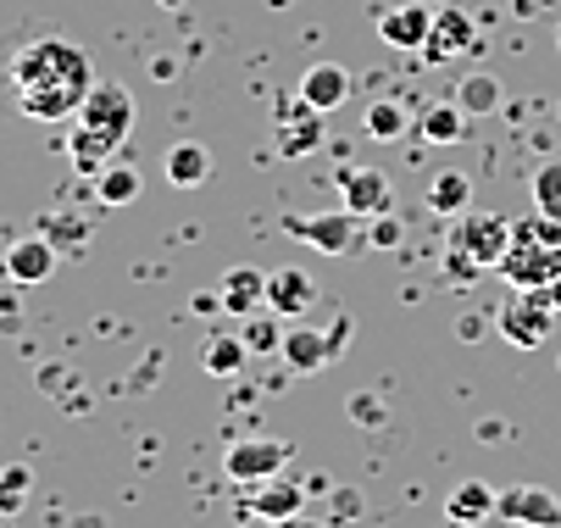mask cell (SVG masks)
<instances>
[{
    "mask_svg": "<svg viewBox=\"0 0 561 528\" xmlns=\"http://www.w3.org/2000/svg\"><path fill=\"white\" fill-rule=\"evenodd\" d=\"M434 34V12L428 7H389L378 18V39L394 45V50H423Z\"/></svg>",
    "mask_w": 561,
    "mask_h": 528,
    "instance_id": "2e32d148",
    "label": "cell"
},
{
    "mask_svg": "<svg viewBox=\"0 0 561 528\" xmlns=\"http://www.w3.org/2000/svg\"><path fill=\"white\" fill-rule=\"evenodd\" d=\"M550 300H556V312H561V278H556V284H550Z\"/></svg>",
    "mask_w": 561,
    "mask_h": 528,
    "instance_id": "d6a6232c",
    "label": "cell"
},
{
    "mask_svg": "<svg viewBox=\"0 0 561 528\" xmlns=\"http://www.w3.org/2000/svg\"><path fill=\"white\" fill-rule=\"evenodd\" d=\"M340 206H351L356 217H383V211H394V190L378 168H345L340 173Z\"/></svg>",
    "mask_w": 561,
    "mask_h": 528,
    "instance_id": "8fae6325",
    "label": "cell"
},
{
    "mask_svg": "<svg viewBox=\"0 0 561 528\" xmlns=\"http://www.w3.org/2000/svg\"><path fill=\"white\" fill-rule=\"evenodd\" d=\"M556 50H561V28H556Z\"/></svg>",
    "mask_w": 561,
    "mask_h": 528,
    "instance_id": "836d02e7",
    "label": "cell"
},
{
    "mask_svg": "<svg viewBox=\"0 0 561 528\" xmlns=\"http://www.w3.org/2000/svg\"><path fill=\"white\" fill-rule=\"evenodd\" d=\"M267 528H323V523H317V517H300V512H295V517H278V523H267Z\"/></svg>",
    "mask_w": 561,
    "mask_h": 528,
    "instance_id": "1f68e13d",
    "label": "cell"
},
{
    "mask_svg": "<svg viewBox=\"0 0 561 528\" xmlns=\"http://www.w3.org/2000/svg\"><path fill=\"white\" fill-rule=\"evenodd\" d=\"M7 79H12V95H18L23 117H34V123H67V117H78V106H84L90 90L101 84L95 79V61L78 50L72 39H28L12 56Z\"/></svg>",
    "mask_w": 561,
    "mask_h": 528,
    "instance_id": "6da1fadb",
    "label": "cell"
},
{
    "mask_svg": "<svg viewBox=\"0 0 561 528\" xmlns=\"http://www.w3.org/2000/svg\"><path fill=\"white\" fill-rule=\"evenodd\" d=\"M278 323H284L278 312H273V318H256V323L245 329V345H251V351H284V329H278Z\"/></svg>",
    "mask_w": 561,
    "mask_h": 528,
    "instance_id": "f546056e",
    "label": "cell"
},
{
    "mask_svg": "<svg viewBox=\"0 0 561 528\" xmlns=\"http://www.w3.org/2000/svg\"><path fill=\"white\" fill-rule=\"evenodd\" d=\"M467 200H472V179L467 173H439L434 184H428V211H439V217H461L467 211Z\"/></svg>",
    "mask_w": 561,
    "mask_h": 528,
    "instance_id": "d4e9b609",
    "label": "cell"
},
{
    "mask_svg": "<svg viewBox=\"0 0 561 528\" xmlns=\"http://www.w3.org/2000/svg\"><path fill=\"white\" fill-rule=\"evenodd\" d=\"M512 289H550L561 278V217H545L539 206L512 222V251L501 262Z\"/></svg>",
    "mask_w": 561,
    "mask_h": 528,
    "instance_id": "3957f363",
    "label": "cell"
},
{
    "mask_svg": "<svg viewBox=\"0 0 561 528\" xmlns=\"http://www.w3.org/2000/svg\"><path fill=\"white\" fill-rule=\"evenodd\" d=\"M300 506H306V490H300V484H289L284 473H278V479H267V484H256V517L278 523V517H295Z\"/></svg>",
    "mask_w": 561,
    "mask_h": 528,
    "instance_id": "603a6c76",
    "label": "cell"
},
{
    "mask_svg": "<svg viewBox=\"0 0 561 528\" xmlns=\"http://www.w3.org/2000/svg\"><path fill=\"white\" fill-rule=\"evenodd\" d=\"M495 495H501V490H490L484 479H461V484L450 490V501H445V517H450L456 528H478V523L495 517Z\"/></svg>",
    "mask_w": 561,
    "mask_h": 528,
    "instance_id": "e0dca14e",
    "label": "cell"
},
{
    "mask_svg": "<svg viewBox=\"0 0 561 528\" xmlns=\"http://www.w3.org/2000/svg\"><path fill=\"white\" fill-rule=\"evenodd\" d=\"M139 190H145V179H139V168H128V162H106V168L95 173V195H101V206H134Z\"/></svg>",
    "mask_w": 561,
    "mask_h": 528,
    "instance_id": "44dd1931",
    "label": "cell"
},
{
    "mask_svg": "<svg viewBox=\"0 0 561 528\" xmlns=\"http://www.w3.org/2000/svg\"><path fill=\"white\" fill-rule=\"evenodd\" d=\"M300 101L306 106H317V112H340L345 101H351V72L340 67V61H311L306 72H300Z\"/></svg>",
    "mask_w": 561,
    "mask_h": 528,
    "instance_id": "4fadbf2b",
    "label": "cell"
},
{
    "mask_svg": "<svg viewBox=\"0 0 561 528\" xmlns=\"http://www.w3.org/2000/svg\"><path fill=\"white\" fill-rule=\"evenodd\" d=\"M467 112L456 106V101H439V106H428V112H417V134L428 139V145H456L461 134H467Z\"/></svg>",
    "mask_w": 561,
    "mask_h": 528,
    "instance_id": "ffe728a7",
    "label": "cell"
},
{
    "mask_svg": "<svg viewBox=\"0 0 561 528\" xmlns=\"http://www.w3.org/2000/svg\"><path fill=\"white\" fill-rule=\"evenodd\" d=\"M284 229H289L295 240H306L311 251H323V256H351V251H367V217H356L351 206L323 211V217H284Z\"/></svg>",
    "mask_w": 561,
    "mask_h": 528,
    "instance_id": "8992f818",
    "label": "cell"
},
{
    "mask_svg": "<svg viewBox=\"0 0 561 528\" xmlns=\"http://www.w3.org/2000/svg\"><path fill=\"white\" fill-rule=\"evenodd\" d=\"M495 517L517 528H561V501L539 484H506L495 495Z\"/></svg>",
    "mask_w": 561,
    "mask_h": 528,
    "instance_id": "9c48e42d",
    "label": "cell"
},
{
    "mask_svg": "<svg viewBox=\"0 0 561 528\" xmlns=\"http://www.w3.org/2000/svg\"><path fill=\"white\" fill-rule=\"evenodd\" d=\"M168 179H173L179 190H201V184L211 179V150L195 145V139L173 145V150H168Z\"/></svg>",
    "mask_w": 561,
    "mask_h": 528,
    "instance_id": "d6986e66",
    "label": "cell"
},
{
    "mask_svg": "<svg viewBox=\"0 0 561 528\" xmlns=\"http://www.w3.org/2000/svg\"><path fill=\"white\" fill-rule=\"evenodd\" d=\"M128 134H134V95H128L123 84L101 79V84L90 90V101L78 106V117H72L67 157H72L78 173H101L117 150H123Z\"/></svg>",
    "mask_w": 561,
    "mask_h": 528,
    "instance_id": "7a4b0ae2",
    "label": "cell"
},
{
    "mask_svg": "<svg viewBox=\"0 0 561 528\" xmlns=\"http://www.w3.org/2000/svg\"><path fill=\"white\" fill-rule=\"evenodd\" d=\"M0 267H7V278L12 284H45L50 273H56V240L39 229V234H23L18 245H7V262H0Z\"/></svg>",
    "mask_w": 561,
    "mask_h": 528,
    "instance_id": "7c38bea8",
    "label": "cell"
},
{
    "mask_svg": "<svg viewBox=\"0 0 561 528\" xmlns=\"http://www.w3.org/2000/svg\"><path fill=\"white\" fill-rule=\"evenodd\" d=\"M45 234L56 245H67V240H84V222H78V217H56V222H45Z\"/></svg>",
    "mask_w": 561,
    "mask_h": 528,
    "instance_id": "4dcf8cb0",
    "label": "cell"
},
{
    "mask_svg": "<svg viewBox=\"0 0 561 528\" xmlns=\"http://www.w3.org/2000/svg\"><path fill=\"white\" fill-rule=\"evenodd\" d=\"M345 340H351V323L340 318L329 334H317V329H284V361L295 367V372H323L340 351H345Z\"/></svg>",
    "mask_w": 561,
    "mask_h": 528,
    "instance_id": "30bf717a",
    "label": "cell"
},
{
    "mask_svg": "<svg viewBox=\"0 0 561 528\" xmlns=\"http://www.w3.org/2000/svg\"><path fill=\"white\" fill-rule=\"evenodd\" d=\"M311 307H317L311 273H300V267H273V273H267V312H278V318H306Z\"/></svg>",
    "mask_w": 561,
    "mask_h": 528,
    "instance_id": "5bb4252c",
    "label": "cell"
},
{
    "mask_svg": "<svg viewBox=\"0 0 561 528\" xmlns=\"http://www.w3.org/2000/svg\"><path fill=\"white\" fill-rule=\"evenodd\" d=\"M217 295H222V312L233 318H256L267 307V273L262 267H228L217 278Z\"/></svg>",
    "mask_w": 561,
    "mask_h": 528,
    "instance_id": "9a60e30c",
    "label": "cell"
},
{
    "mask_svg": "<svg viewBox=\"0 0 561 528\" xmlns=\"http://www.w3.org/2000/svg\"><path fill=\"white\" fill-rule=\"evenodd\" d=\"M472 39H478L472 18L456 12V7H445V12H434V34H428L423 56H428V61H445V56H456V50H472Z\"/></svg>",
    "mask_w": 561,
    "mask_h": 528,
    "instance_id": "ac0fdd59",
    "label": "cell"
},
{
    "mask_svg": "<svg viewBox=\"0 0 561 528\" xmlns=\"http://www.w3.org/2000/svg\"><path fill=\"white\" fill-rule=\"evenodd\" d=\"M534 206H539L545 217H561V162H545V168L534 173Z\"/></svg>",
    "mask_w": 561,
    "mask_h": 528,
    "instance_id": "4316f807",
    "label": "cell"
},
{
    "mask_svg": "<svg viewBox=\"0 0 561 528\" xmlns=\"http://www.w3.org/2000/svg\"><path fill=\"white\" fill-rule=\"evenodd\" d=\"M400 245V217L383 211V217H367V251H394Z\"/></svg>",
    "mask_w": 561,
    "mask_h": 528,
    "instance_id": "f1b7e54d",
    "label": "cell"
},
{
    "mask_svg": "<svg viewBox=\"0 0 561 528\" xmlns=\"http://www.w3.org/2000/svg\"><path fill=\"white\" fill-rule=\"evenodd\" d=\"M273 145H278L284 162H295V157H306V150L323 145V112L306 106L300 90L284 95V101H273Z\"/></svg>",
    "mask_w": 561,
    "mask_h": 528,
    "instance_id": "ba28073f",
    "label": "cell"
},
{
    "mask_svg": "<svg viewBox=\"0 0 561 528\" xmlns=\"http://www.w3.org/2000/svg\"><path fill=\"white\" fill-rule=\"evenodd\" d=\"M550 323H556V300L550 289H512L495 312V334L517 351H539L550 340Z\"/></svg>",
    "mask_w": 561,
    "mask_h": 528,
    "instance_id": "5b68a950",
    "label": "cell"
},
{
    "mask_svg": "<svg viewBox=\"0 0 561 528\" xmlns=\"http://www.w3.org/2000/svg\"><path fill=\"white\" fill-rule=\"evenodd\" d=\"M407 128H417V117L400 106V101H373V106H367V134H373L378 145L407 139Z\"/></svg>",
    "mask_w": 561,
    "mask_h": 528,
    "instance_id": "484cf974",
    "label": "cell"
},
{
    "mask_svg": "<svg viewBox=\"0 0 561 528\" xmlns=\"http://www.w3.org/2000/svg\"><path fill=\"white\" fill-rule=\"evenodd\" d=\"M245 356H251L245 334H211V340H206V351H201L206 372H217V379H233V372L245 367Z\"/></svg>",
    "mask_w": 561,
    "mask_h": 528,
    "instance_id": "cb8c5ba5",
    "label": "cell"
},
{
    "mask_svg": "<svg viewBox=\"0 0 561 528\" xmlns=\"http://www.w3.org/2000/svg\"><path fill=\"white\" fill-rule=\"evenodd\" d=\"M456 106H461L467 117H490V112L501 106V79H495V72H461Z\"/></svg>",
    "mask_w": 561,
    "mask_h": 528,
    "instance_id": "7402d4cb",
    "label": "cell"
},
{
    "mask_svg": "<svg viewBox=\"0 0 561 528\" xmlns=\"http://www.w3.org/2000/svg\"><path fill=\"white\" fill-rule=\"evenodd\" d=\"M23 495H28V468H7L0 473V512H23Z\"/></svg>",
    "mask_w": 561,
    "mask_h": 528,
    "instance_id": "83f0119b",
    "label": "cell"
},
{
    "mask_svg": "<svg viewBox=\"0 0 561 528\" xmlns=\"http://www.w3.org/2000/svg\"><path fill=\"white\" fill-rule=\"evenodd\" d=\"M289 457H295V450H289L284 439L251 434V439H233V445H228L222 473H228L233 484H267V479H278V473L289 468Z\"/></svg>",
    "mask_w": 561,
    "mask_h": 528,
    "instance_id": "52a82bcc",
    "label": "cell"
},
{
    "mask_svg": "<svg viewBox=\"0 0 561 528\" xmlns=\"http://www.w3.org/2000/svg\"><path fill=\"white\" fill-rule=\"evenodd\" d=\"M506 251H512V222L506 217H495V211H461L456 234H450V251H445V273L467 284L478 273L501 267Z\"/></svg>",
    "mask_w": 561,
    "mask_h": 528,
    "instance_id": "277c9868",
    "label": "cell"
}]
</instances>
